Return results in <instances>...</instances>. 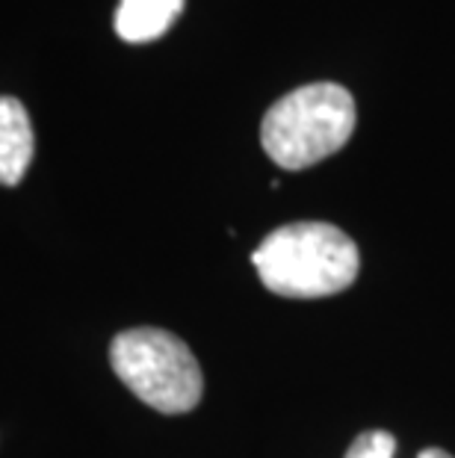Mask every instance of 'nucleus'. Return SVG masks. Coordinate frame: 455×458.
<instances>
[{
  "label": "nucleus",
  "instance_id": "nucleus-1",
  "mask_svg": "<svg viewBox=\"0 0 455 458\" xmlns=\"http://www.w3.org/2000/svg\"><path fill=\"white\" fill-rule=\"evenodd\" d=\"M260 281L275 296L323 299L352 287L361 255L346 231L328 222H290L251 251Z\"/></svg>",
  "mask_w": 455,
  "mask_h": 458
},
{
  "label": "nucleus",
  "instance_id": "nucleus-4",
  "mask_svg": "<svg viewBox=\"0 0 455 458\" xmlns=\"http://www.w3.org/2000/svg\"><path fill=\"white\" fill-rule=\"evenodd\" d=\"M36 136L24 104L0 95V183L15 187L33 163Z\"/></svg>",
  "mask_w": 455,
  "mask_h": 458
},
{
  "label": "nucleus",
  "instance_id": "nucleus-5",
  "mask_svg": "<svg viewBox=\"0 0 455 458\" xmlns=\"http://www.w3.org/2000/svg\"><path fill=\"white\" fill-rule=\"evenodd\" d=\"M181 9L183 0H122L115 13V33L131 45L154 42L175 24Z\"/></svg>",
  "mask_w": 455,
  "mask_h": 458
},
{
  "label": "nucleus",
  "instance_id": "nucleus-3",
  "mask_svg": "<svg viewBox=\"0 0 455 458\" xmlns=\"http://www.w3.org/2000/svg\"><path fill=\"white\" fill-rule=\"evenodd\" d=\"M110 364L131 394L160 414H187L201 403V367L190 346L172 331H122L110 344Z\"/></svg>",
  "mask_w": 455,
  "mask_h": 458
},
{
  "label": "nucleus",
  "instance_id": "nucleus-6",
  "mask_svg": "<svg viewBox=\"0 0 455 458\" xmlns=\"http://www.w3.org/2000/svg\"><path fill=\"white\" fill-rule=\"evenodd\" d=\"M346 458H396V437L391 432H382V428L364 432L346 450ZM417 458H452V455L447 450H434L432 446V450L417 453Z\"/></svg>",
  "mask_w": 455,
  "mask_h": 458
},
{
  "label": "nucleus",
  "instance_id": "nucleus-2",
  "mask_svg": "<svg viewBox=\"0 0 455 458\" xmlns=\"http://www.w3.org/2000/svg\"><path fill=\"white\" fill-rule=\"evenodd\" d=\"M355 98L346 86H299L266 110L260 142L281 169L299 172L341 151L355 131Z\"/></svg>",
  "mask_w": 455,
  "mask_h": 458
}]
</instances>
